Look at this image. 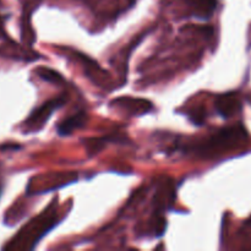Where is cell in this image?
I'll list each match as a JSON object with an SVG mask.
<instances>
[{"label":"cell","mask_w":251,"mask_h":251,"mask_svg":"<svg viewBox=\"0 0 251 251\" xmlns=\"http://www.w3.org/2000/svg\"><path fill=\"white\" fill-rule=\"evenodd\" d=\"M248 225H249V226H251V218H250V220H249V221H248Z\"/></svg>","instance_id":"9"},{"label":"cell","mask_w":251,"mask_h":251,"mask_svg":"<svg viewBox=\"0 0 251 251\" xmlns=\"http://www.w3.org/2000/svg\"><path fill=\"white\" fill-rule=\"evenodd\" d=\"M216 112L225 119L232 118L242 109V100H240L239 93L228 92L218 96L215 100Z\"/></svg>","instance_id":"3"},{"label":"cell","mask_w":251,"mask_h":251,"mask_svg":"<svg viewBox=\"0 0 251 251\" xmlns=\"http://www.w3.org/2000/svg\"><path fill=\"white\" fill-rule=\"evenodd\" d=\"M112 104L118 105L122 109L126 110L127 113L134 115H140L147 113L149 110L152 109L151 102L145 100H140V98H131V97H122L114 100Z\"/></svg>","instance_id":"4"},{"label":"cell","mask_w":251,"mask_h":251,"mask_svg":"<svg viewBox=\"0 0 251 251\" xmlns=\"http://www.w3.org/2000/svg\"><path fill=\"white\" fill-rule=\"evenodd\" d=\"M38 75L41 76L43 80L48 81V82H50V83L63 82V77L60 76V74H58L56 71L51 70V69H47V68L38 69Z\"/></svg>","instance_id":"7"},{"label":"cell","mask_w":251,"mask_h":251,"mask_svg":"<svg viewBox=\"0 0 251 251\" xmlns=\"http://www.w3.org/2000/svg\"><path fill=\"white\" fill-rule=\"evenodd\" d=\"M248 140V132L242 124H238L235 126L227 127V129L221 130L216 135L200 145L198 149L199 153L202 156H208V154L220 153L222 151L237 147L242 145Z\"/></svg>","instance_id":"1"},{"label":"cell","mask_w":251,"mask_h":251,"mask_svg":"<svg viewBox=\"0 0 251 251\" xmlns=\"http://www.w3.org/2000/svg\"><path fill=\"white\" fill-rule=\"evenodd\" d=\"M64 104L63 98H55V100H48V102L44 103L42 107H39L38 109L34 110L32 113L31 117L27 119L26 125L31 130H37L41 126H43L44 123L51 117L54 112H55L58 108H60Z\"/></svg>","instance_id":"2"},{"label":"cell","mask_w":251,"mask_h":251,"mask_svg":"<svg viewBox=\"0 0 251 251\" xmlns=\"http://www.w3.org/2000/svg\"><path fill=\"white\" fill-rule=\"evenodd\" d=\"M190 120L196 125H202V123L206 119V110L202 107H199L196 109H193L189 114Z\"/></svg>","instance_id":"8"},{"label":"cell","mask_w":251,"mask_h":251,"mask_svg":"<svg viewBox=\"0 0 251 251\" xmlns=\"http://www.w3.org/2000/svg\"><path fill=\"white\" fill-rule=\"evenodd\" d=\"M87 117H86L85 112H78L76 113L73 117L68 118L64 122H61V124L59 125L58 132L61 136H66V135H70L75 131L76 129H81V127L85 125Z\"/></svg>","instance_id":"5"},{"label":"cell","mask_w":251,"mask_h":251,"mask_svg":"<svg viewBox=\"0 0 251 251\" xmlns=\"http://www.w3.org/2000/svg\"><path fill=\"white\" fill-rule=\"evenodd\" d=\"M188 2L199 17H210L217 5V0H188Z\"/></svg>","instance_id":"6"}]
</instances>
